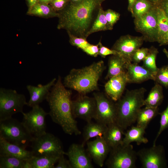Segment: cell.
Listing matches in <instances>:
<instances>
[{
    "instance_id": "cell-1",
    "label": "cell",
    "mask_w": 168,
    "mask_h": 168,
    "mask_svg": "<svg viewBox=\"0 0 168 168\" xmlns=\"http://www.w3.org/2000/svg\"><path fill=\"white\" fill-rule=\"evenodd\" d=\"M105 0H82L76 4L70 2L58 12V29L86 39Z\"/></svg>"
},
{
    "instance_id": "cell-2",
    "label": "cell",
    "mask_w": 168,
    "mask_h": 168,
    "mask_svg": "<svg viewBox=\"0 0 168 168\" xmlns=\"http://www.w3.org/2000/svg\"><path fill=\"white\" fill-rule=\"evenodd\" d=\"M72 91L66 89L59 75L46 100L50 109L48 114L65 133L79 135L81 132L72 112Z\"/></svg>"
},
{
    "instance_id": "cell-3",
    "label": "cell",
    "mask_w": 168,
    "mask_h": 168,
    "mask_svg": "<svg viewBox=\"0 0 168 168\" xmlns=\"http://www.w3.org/2000/svg\"><path fill=\"white\" fill-rule=\"evenodd\" d=\"M105 69L102 60L81 68H72L64 77L63 84L66 88L86 95L98 90V82Z\"/></svg>"
},
{
    "instance_id": "cell-4",
    "label": "cell",
    "mask_w": 168,
    "mask_h": 168,
    "mask_svg": "<svg viewBox=\"0 0 168 168\" xmlns=\"http://www.w3.org/2000/svg\"><path fill=\"white\" fill-rule=\"evenodd\" d=\"M143 87L127 90L125 95L116 102V123L124 130L136 122L138 113L144 105Z\"/></svg>"
},
{
    "instance_id": "cell-5",
    "label": "cell",
    "mask_w": 168,
    "mask_h": 168,
    "mask_svg": "<svg viewBox=\"0 0 168 168\" xmlns=\"http://www.w3.org/2000/svg\"><path fill=\"white\" fill-rule=\"evenodd\" d=\"M34 137L22 122L11 117L0 121V138L26 148Z\"/></svg>"
},
{
    "instance_id": "cell-6",
    "label": "cell",
    "mask_w": 168,
    "mask_h": 168,
    "mask_svg": "<svg viewBox=\"0 0 168 168\" xmlns=\"http://www.w3.org/2000/svg\"><path fill=\"white\" fill-rule=\"evenodd\" d=\"M27 102L25 95L15 90L0 88V121L12 117L16 114L23 112Z\"/></svg>"
},
{
    "instance_id": "cell-7",
    "label": "cell",
    "mask_w": 168,
    "mask_h": 168,
    "mask_svg": "<svg viewBox=\"0 0 168 168\" xmlns=\"http://www.w3.org/2000/svg\"><path fill=\"white\" fill-rule=\"evenodd\" d=\"M33 156H60L65 152L60 139L53 134L45 133L34 138L30 143Z\"/></svg>"
},
{
    "instance_id": "cell-8",
    "label": "cell",
    "mask_w": 168,
    "mask_h": 168,
    "mask_svg": "<svg viewBox=\"0 0 168 168\" xmlns=\"http://www.w3.org/2000/svg\"><path fill=\"white\" fill-rule=\"evenodd\" d=\"M138 157L130 144L111 148L105 163L109 168H134Z\"/></svg>"
},
{
    "instance_id": "cell-9",
    "label": "cell",
    "mask_w": 168,
    "mask_h": 168,
    "mask_svg": "<svg viewBox=\"0 0 168 168\" xmlns=\"http://www.w3.org/2000/svg\"><path fill=\"white\" fill-rule=\"evenodd\" d=\"M94 97L96 102V109L94 119L96 122L107 125L116 122V103L107 95L95 92Z\"/></svg>"
},
{
    "instance_id": "cell-10",
    "label": "cell",
    "mask_w": 168,
    "mask_h": 168,
    "mask_svg": "<svg viewBox=\"0 0 168 168\" xmlns=\"http://www.w3.org/2000/svg\"><path fill=\"white\" fill-rule=\"evenodd\" d=\"M30 111L22 113V123L34 137L41 135L46 132L45 118L48 113L39 105L33 106Z\"/></svg>"
},
{
    "instance_id": "cell-11",
    "label": "cell",
    "mask_w": 168,
    "mask_h": 168,
    "mask_svg": "<svg viewBox=\"0 0 168 168\" xmlns=\"http://www.w3.org/2000/svg\"><path fill=\"white\" fill-rule=\"evenodd\" d=\"M143 168H164L167 167L164 147L161 145H153L149 148H143L137 152Z\"/></svg>"
},
{
    "instance_id": "cell-12",
    "label": "cell",
    "mask_w": 168,
    "mask_h": 168,
    "mask_svg": "<svg viewBox=\"0 0 168 168\" xmlns=\"http://www.w3.org/2000/svg\"><path fill=\"white\" fill-rule=\"evenodd\" d=\"M77 99L72 100V110L75 118L82 119L90 122L94 119L96 109V102L95 98L82 95Z\"/></svg>"
},
{
    "instance_id": "cell-13",
    "label": "cell",
    "mask_w": 168,
    "mask_h": 168,
    "mask_svg": "<svg viewBox=\"0 0 168 168\" xmlns=\"http://www.w3.org/2000/svg\"><path fill=\"white\" fill-rule=\"evenodd\" d=\"M143 36L127 35L121 36L113 45L112 49L117 52L127 62H132V57L135 52L142 45Z\"/></svg>"
},
{
    "instance_id": "cell-14",
    "label": "cell",
    "mask_w": 168,
    "mask_h": 168,
    "mask_svg": "<svg viewBox=\"0 0 168 168\" xmlns=\"http://www.w3.org/2000/svg\"><path fill=\"white\" fill-rule=\"evenodd\" d=\"M134 23L137 30L146 37L156 40L157 28L156 8H152L143 15L135 18Z\"/></svg>"
},
{
    "instance_id": "cell-15",
    "label": "cell",
    "mask_w": 168,
    "mask_h": 168,
    "mask_svg": "<svg viewBox=\"0 0 168 168\" xmlns=\"http://www.w3.org/2000/svg\"><path fill=\"white\" fill-rule=\"evenodd\" d=\"M87 152L94 162L102 167L111 149L103 136L86 142Z\"/></svg>"
},
{
    "instance_id": "cell-16",
    "label": "cell",
    "mask_w": 168,
    "mask_h": 168,
    "mask_svg": "<svg viewBox=\"0 0 168 168\" xmlns=\"http://www.w3.org/2000/svg\"><path fill=\"white\" fill-rule=\"evenodd\" d=\"M82 144L73 143L65 152L72 168H93L91 159Z\"/></svg>"
},
{
    "instance_id": "cell-17",
    "label": "cell",
    "mask_w": 168,
    "mask_h": 168,
    "mask_svg": "<svg viewBox=\"0 0 168 168\" xmlns=\"http://www.w3.org/2000/svg\"><path fill=\"white\" fill-rule=\"evenodd\" d=\"M128 83L125 71L109 79L105 86L106 95L115 102L122 96Z\"/></svg>"
},
{
    "instance_id": "cell-18",
    "label": "cell",
    "mask_w": 168,
    "mask_h": 168,
    "mask_svg": "<svg viewBox=\"0 0 168 168\" xmlns=\"http://www.w3.org/2000/svg\"><path fill=\"white\" fill-rule=\"evenodd\" d=\"M125 72L128 83H141L149 80L154 81L156 74L142 66L127 63Z\"/></svg>"
},
{
    "instance_id": "cell-19",
    "label": "cell",
    "mask_w": 168,
    "mask_h": 168,
    "mask_svg": "<svg viewBox=\"0 0 168 168\" xmlns=\"http://www.w3.org/2000/svg\"><path fill=\"white\" fill-rule=\"evenodd\" d=\"M57 79H53L48 83L44 85L39 84L37 86L28 85L26 86L30 96V98L27 102V105L32 107L39 105L46 98Z\"/></svg>"
},
{
    "instance_id": "cell-20",
    "label": "cell",
    "mask_w": 168,
    "mask_h": 168,
    "mask_svg": "<svg viewBox=\"0 0 168 168\" xmlns=\"http://www.w3.org/2000/svg\"><path fill=\"white\" fill-rule=\"evenodd\" d=\"M0 156H11L27 160L33 156L31 151L0 138Z\"/></svg>"
},
{
    "instance_id": "cell-21",
    "label": "cell",
    "mask_w": 168,
    "mask_h": 168,
    "mask_svg": "<svg viewBox=\"0 0 168 168\" xmlns=\"http://www.w3.org/2000/svg\"><path fill=\"white\" fill-rule=\"evenodd\" d=\"M124 130L116 122L107 125L103 137L111 148L122 144L124 133Z\"/></svg>"
},
{
    "instance_id": "cell-22",
    "label": "cell",
    "mask_w": 168,
    "mask_h": 168,
    "mask_svg": "<svg viewBox=\"0 0 168 168\" xmlns=\"http://www.w3.org/2000/svg\"><path fill=\"white\" fill-rule=\"evenodd\" d=\"M145 129L137 126H132L124 133V136L121 144L128 145L132 142H136L138 145L147 143L148 141V139L144 136Z\"/></svg>"
},
{
    "instance_id": "cell-23",
    "label": "cell",
    "mask_w": 168,
    "mask_h": 168,
    "mask_svg": "<svg viewBox=\"0 0 168 168\" xmlns=\"http://www.w3.org/2000/svg\"><path fill=\"white\" fill-rule=\"evenodd\" d=\"M107 127V125L97 122L93 123L91 121L87 123L83 129V141L82 144L84 145L91 138L103 136L106 130Z\"/></svg>"
},
{
    "instance_id": "cell-24",
    "label": "cell",
    "mask_w": 168,
    "mask_h": 168,
    "mask_svg": "<svg viewBox=\"0 0 168 168\" xmlns=\"http://www.w3.org/2000/svg\"><path fill=\"white\" fill-rule=\"evenodd\" d=\"M127 63L125 59L119 54L112 55L109 59L108 68L105 79H109L125 71Z\"/></svg>"
},
{
    "instance_id": "cell-25",
    "label": "cell",
    "mask_w": 168,
    "mask_h": 168,
    "mask_svg": "<svg viewBox=\"0 0 168 168\" xmlns=\"http://www.w3.org/2000/svg\"><path fill=\"white\" fill-rule=\"evenodd\" d=\"M162 86L156 82L149 92L147 98L145 99L144 104L146 107L157 108L164 99Z\"/></svg>"
},
{
    "instance_id": "cell-26",
    "label": "cell",
    "mask_w": 168,
    "mask_h": 168,
    "mask_svg": "<svg viewBox=\"0 0 168 168\" xmlns=\"http://www.w3.org/2000/svg\"><path fill=\"white\" fill-rule=\"evenodd\" d=\"M60 156H33L27 160L32 168H55Z\"/></svg>"
},
{
    "instance_id": "cell-27",
    "label": "cell",
    "mask_w": 168,
    "mask_h": 168,
    "mask_svg": "<svg viewBox=\"0 0 168 168\" xmlns=\"http://www.w3.org/2000/svg\"><path fill=\"white\" fill-rule=\"evenodd\" d=\"M27 14L46 18L58 17L59 16L58 12L49 4L39 2L29 8Z\"/></svg>"
},
{
    "instance_id": "cell-28",
    "label": "cell",
    "mask_w": 168,
    "mask_h": 168,
    "mask_svg": "<svg viewBox=\"0 0 168 168\" xmlns=\"http://www.w3.org/2000/svg\"><path fill=\"white\" fill-rule=\"evenodd\" d=\"M158 108L145 107L138 112L136 120L137 126L146 129L150 122L159 113Z\"/></svg>"
},
{
    "instance_id": "cell-29",
    "label": "cell",
    "mask_w": 168,
    "mask_h": 168,
    "mask_svg": "<svg viewBox=\"0 0 168 168\" xmlns=\"http://www.w3.org/2000/svg\"><path fill=\"white\" fill-rule=\"evenodd\" d=\"M157 33L156 41L159 43L168 30V17L161 7L156 8Z\"/></svg>"
},
{
    "instance_id": "cell-30",
    "label": "cell",
    "mask_w": 168,
    "mask_h": 168,
    "mask_svg": "<svg viewBox=\"0 0 168 168\" xmlns=\"http://www.w3.org/2000/svg\"><path fill=\"white\" fill-rule=\"evenodd\" d=\"M113 29V27L108 22L105 16V11L101 7L91 29L88 33V37L96 32L111 30Z\"/></svg>"
},
{
    "instance_id": "cell-31",
    "label": "cell",
    "mask_w": 168,
    "mask_h": 168,
    "mask_svg": "<svg viewBox=\"0 0 168 168\" xmlns=\"http://www.w3.org/2000/svg\"><path fill=\"white\" fill-rule=\"evenodd\" d=\"M152 8V5L148 0H136L133 6L131 13L136 18L147 13Z\"/></svg>"
},
{
    "instance_id": "cell-32",
    "label": "cell",
    "mask_w": 168,
    "mask_h": 168,
    "mask_svg": "<svg viewBox=\"0 0 168 168\" xmlns=\"http://www.w3.org/2000/svg\"><path fill=\"white\" fill-rule=\"evenodd\" d=\"M26 161L14 157L0 156V168H23Z\"/></svg>"
},
{
    "instance_id": "cell-33",
    "label": "cell",
    "mask_w": 168,
    "mask_h": 168,
    "mask_svg": "<svg viewBox=\"0 0 168 168\" xmlns=\"http://www.w3.org/2000/svg\"><path fill=\"white\" fill-rule=\"evenodd\" d=\"M158 51L156 48L152 47L149 49V52L147 56L143 61V66L156 74L158 68L156 64V58Z\"/></svg>"
},
{
    "instance_id": "cell-34",
    "label": "cell",
    "mask_w": 168,
    "mask_h": 168,
    "mask_svg": "<svg viewBox=\"0 0 168 168\" xmlns=\"http://www.w3.org/2000/svg\"><path fill=\"white\" fill-rule=\"evenodd\" d=\"M154 81L168 88V65L158 68L155 75Z\"/></svg>"
},
{
    "instance_id": "cell-35",
    "label": "cell",
    "mask_w": 168,
    "mask_h": 168,
    "mask_svg": "<svg viewBox=\"0 0 168 168\" xmlns=\"http://www.w3.org/2000/svg\"><path fill=\"white\" fill-rule=\"evenodd\" d=\"M161 116L160 127L156 137L153 141V145H156V140L163 131L168 128V104L166 109L159 113Z\"/></svg>"
},
{
    "instance_id": "cell-36",
    "label": "cell",
    "mask_w": 168,
    "mask_h": 168,
    "mask_svg": "<svg viewBox=\"0 0 168 168\" xmlns=\"http://www.w3.org/2000/svg\"><path fill=\"white\" fill-rule=\"evenodd\" d=\"M68 34L70 44L82 50L90 44L85 38L75 36L69 33Z\"/></svg>"
},
{
    "instance_id": "cell-37",
    "label": "cell",
    "mask_w": 168,
    "mask_h": 168,
    "mask_svg": "<svg viewBox=\"0 0 168 168\" xmlns=\"http://www.w3.org/2000/svg\"><path fill=\"white\" fill-rule=\"evenodd\" d=\"M149 52V49L142 48L137 49L133 54L131 59L133 63L138 64L145 58Z\"/></svg>"
},
{
    "instance_id": "cell-38",
    "label": "cell",
    "mask_w": 168,
    "mask_h": 168,
    "mask_svg": "<svg viewBox=\"0 0 168 168\" xmlns=\"http://www.w3.org/2000/svg\"><path fill=\"white\" fill-rule=\"evenodd\" d=\"M105 14L106 20L109 25L113 27L114 24L119 20L120 14L110 9L105 11Z\"/></svg>"
},
{
    "instance_id": "cell-39",
    "label": "cell",
    "mask_w": 168,
    "mask_h": 168,
    "mask_svg": "<svg viewBox=\"0 0 168 168\" xmlns=\"http://www.w3.org/2000/svg\"><path fill=\"white\" fill-rule=\"evenodd\" d=\"M70 2V0H53L50 6L56 12H59L64 9Z\"/></svg>"
},
{
    "instance_id": "cell-40",
    "label": "cell",
    "mask_w": 168,
    "mask_h": 168,
    "mask_svg": "<svg viewBox=\"0 0 168 168\" xmlns=\"http://www.w3.org/2000/svg\"><path fill=\"white\" fill-rule=\"evenodd\" d=\"M98 43L99 47V55L101 57L105 58L106 56L110 55H119L116 51L103 46L100 41Z\"/></svg>"
},
{
    "instance_id": "cell-41",
    "label": "cell",
    "mask_w": 168,
    "mask_h": 168,
    "mask_svg": "<svg viewBox=\"0 0 168 168\" xmlns=\"http://www.w3.org/2000/svg\"><path fill=\"white\" fill-rule=\"evenodd\" d=\"M87 54L95 57L99 55V47L98 43L96 45L90 43L82 50Z\"/></svg>"
},
{
    "instance_id": "cell-42",
    "label": "cell",
    "mask_w": 168,
    "mask_h": 168,
    "mask_svg": "<svg viewBox=\"0 0 168 168\" xmlns=\"http://www.w3.org/2000/svg\"><path fill=\"white\" fill-rule=\"evenodd\" d=\"M64 155L62 154L60 155L55 168H72L69 160L64 157Z\"/></svg>"
},
{
    "instance_id": "cell-43",
    "label": "cell",
    "mask_w": 168,
    "mask_h": 168,
    "mask_svg": "<svg viewBox=\"0 0 168 168\" xmlns=\"http://www.w3.org/2000/svg\"><path fill=\"white\" fill-rule=\"evenodd\" d=\"M159 43L160 44V46L168 44V30L164 35Z\"/></svg>"
},
{
    "instance_id": "cell-44",
    "label": "cell",
    "mask_w": 168,
    "mask_h": 168,
    "mask_svg": "<svg viewBox=\"0 0 168 168\" xmlns=\"http://www.w3.org/2000/svg\"><path fill=\"white\" fill-rule=\"evenodd\" d=\"M161 7L168 17V0H164L163 1Z\"/></svg>"
},
{
    "instance_id": "cell-45",
    "label": "cell",
    "mask_w": 168,
    "mask_h": 168,
    "mask_svg": "<svg viewBox=\"0 0 168 168\" xmlns=\"http://www.w3.org/2000/svg\"><path fill=\"white\" fill-rule=\"evenodd\" d=\"M29 8L32 7L38 2V0H26Z\"/></svg>"
},
{
    "instance_id": "cell-46",
    "label": "cell",
    "mask_w": 168,
    "mask_h": 168,
    "mask_svg": "<svg viewBox=\"0 0 168 168\" xmlns=\"http://www.w3.org/2000/svg\"><path fill=\"white\" fill-rule=\"evenodd\" d=\"M136 0H128V9L132 12L133 6Z\"/></svg>"
},
{
    "instance_id": "cell-47",
    "label": "cell",
    "mask_w": 168,
    "mask_h": 168,
    "mask_svg": "<svg viewBox=\"0 0 168 168\" xmlns=\"http://www.w3.org/2000/svg\"><path fill=\"white\" fill-rule=\"evenodd\" d=\"M53 0H38V2L47 4H50Z\"/></svg>"
},
{
    "instance_id": "cell-48",
    "label": "cell",
    "mask_w": 168,
    "mask_h": 168,
    "mask_svg": "<svg viewBox=\"0 0 168 168\" xmlns=\"http://www.w3.org/2000/svg\"><path fill=\"white\" fill-rule=\"evenodd\" d=\"M82 0H70L69 2L72 4H76L78 3Z\"/></svg>"
},
{
    "instance_id": "cell-49",
    "label": "cell",
    "mask_w": 168,
    "mask_h": 168,
    "mask_svg": "<svg viewBox=\"0 0 168 168\" xmlns=\"http://www.w3.org/2000/svg\"><path fill=\"white\" fill-rule=\"evenodd\" d=\"M163 51L168 59V51L166 49L164 48Z\"/></svg>"
},
{
    "instance_id": "cell-50",
    "label": "cell",
    "mask_w": 168,
    "mask_h": 168,
    "mask_svg": "<svg viewBox=\"0 0 168 168\" xmlns=\"http://www.w3.org/2000/svg\"><path fill=\"white\" fill-rule=\"evenodd\" d=\"M151 0L153 2H157L159 1H160L161 0Z\"/></svg>"
}]
</instances>
